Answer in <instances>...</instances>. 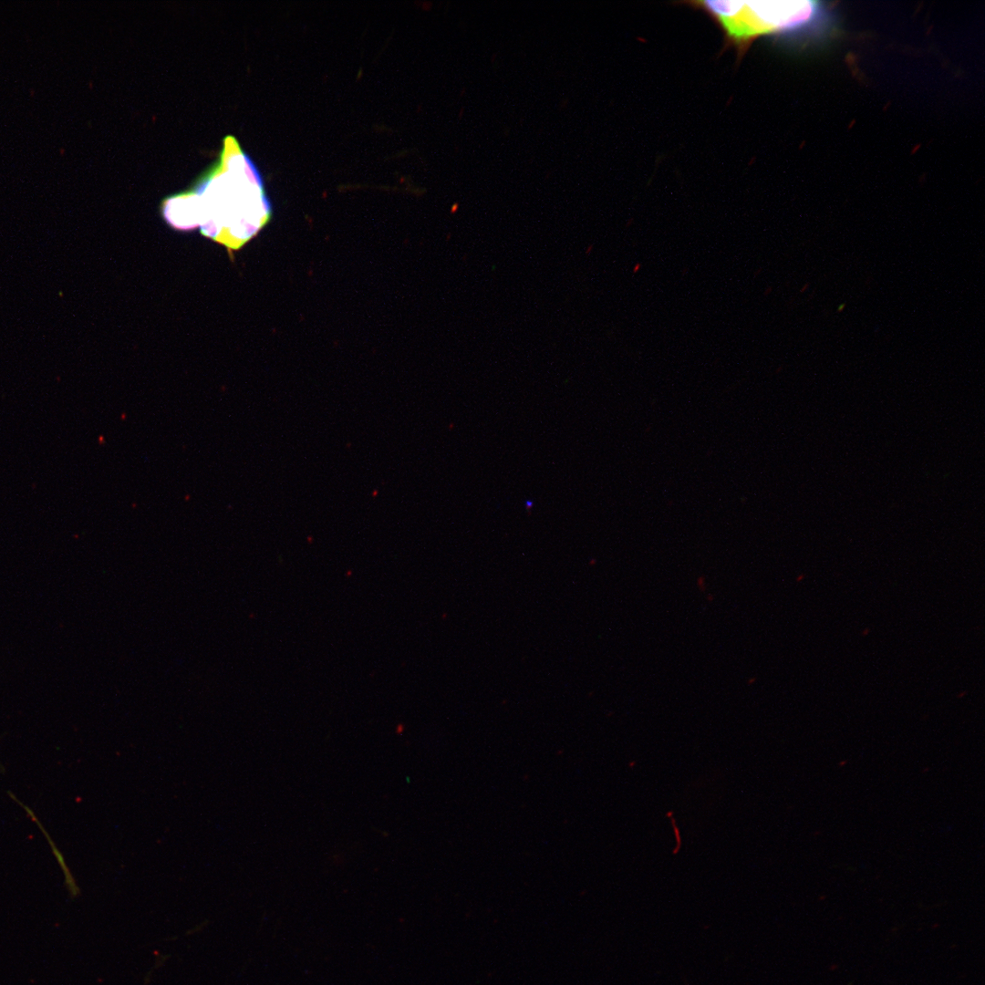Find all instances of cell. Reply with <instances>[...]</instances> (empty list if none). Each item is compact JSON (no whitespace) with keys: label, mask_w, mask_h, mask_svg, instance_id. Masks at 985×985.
<instances>
[{"label":"cell","mask_w":985,"mask_h":985,"mask_svg":"<svg viewBox=\"0 0 985 985\" xmlns=\"http://www.w3.org/2000/svg\"><path fill=\"white\" fill-rule=\"evenodd\" d=\"M192 190L202 234L229 252L243 247L271 218L261 174L233 136L223 140L220 159Z\"/></svg>","instance_id":"1"},{"label":"cell","mask_w":985,"mask_h":985,"mask_svg":"<svg viewBox=\"0 0 985 985\" xmlns=\"http://www.w3.org/2000/svg\"><path fill=\"white\" fill-rule=\"evenodd\" d=\"M713 16L731 44L743 50L755 38L809 29L823 15L817 1H701L692 3Z\"/></svg>","instance_id":"2"},{"label":"cell","mask_w":985,"mask_h":985,"mask_svg":"<svg viewBox=\"0 0 985 985\" xmlns=\"http://www.w3.org/2000/svg\"><path fill=\"white\" fill-rule=\"evenodd\" d=\"M161 209L164 220L176 230L191 231L199 226L197 202L192 190L164 199Z\"/></svg>","instance_id":"3"},{"label":"cell","mask_w":985,"mask_h":985,"mask_svg":"<svg viewBox=\"0 0 985 985\" xmlns=\"http://www.w3.org/2000/svg\"><path fill=\"white\" fill-rule=\"evenodd\" d=\"M7 793H8V794H10V797H12L15 801H16L22 807H24L26 809V811L28 814H30L32 815L33 820L36 823L38 824V825L41 828V830L43 831V833L47 835V833H46L45 829L40 825L38 820L36 819V817H35L34 814L32 813V811L29 808H27L26 806H25L24 804H22V803L19 802L14 796V794L11 792H7ZM47 839H48V842L50 843V845H52V849L54 851V854L57 856V858L59 860V864H60L62 869L64 870L65 875H67V881L68 883V886H69L70 891L72 892L73 895L78 894L79 891H78V887H77V886H76V884L74 882V879L70 876V873H69L66 864L63 862V857H62L61 854L55 848V845H54L53 842L50 840V838L48 836H47Z\"/></svg>","instance_id":"4"},{"label":"cell","mask_w":985,"mask_h":985,"mask_svg":"<svg viewBox=\"0 0 985 985\" xmlns=\"http://www.w3.org/2000/svg\"><path fill=\"white\" fill-rule=\"evenodd\" d=\"M845 304L841 305V306H840L838 307V309H837V310H838V311H841V310H842V309H843V308L845 307Z\"/></svg>","instance_id":"5"}]
</instances>
